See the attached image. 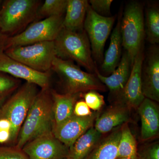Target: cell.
<instances>
[{
  "label": "cell",
  "mask_w": 159,
  "mask_h": 159,
  "mask_svg": "<svg viewBox=\"0 0 159 159\" xmlns=\"http://www.w3.org/2000/svg\"><path fill=\"white\" fill-rule=\"evenodd\" d=\"M54 124L53 99L50 88L38 92L22 125L15 146L22 149L39 135L52 131Z\"/></svg>",
  "instance_id": "6da1fadb"
},
{
  "label": "cell",
  "mask_w": 159,
  "mask_h": 159,
  "mask_svg": "<svg viewBox=\"0 0 159 159\" xmlns=\"http://www.w3.org/2000/svg\"><path fill=\"white\" fill-rule=\"evenodd\" d=\"M56 57L75 61L95 74L98 70L92 56L90 44L84 30L72 31L62 28L54 41Z\"/></svg>",
  "instance_id": "7a4b0ae2"
},
{
  "label": "cell",
  "mask_w": 159,
  "mask_h": 159,
  "mask_svg": "<svg viewBox=\"0 0 159 159\" xmlns=\"http://www.w3.org/2000/svg\"><path fill=\"white\" fill-rule=\"evenodd\" d=\"M39 0H5L0 8V30L9 37L19 34L35 21Z\"/></svg>",
  "instance_id": "3957f363"
},
{
  "label": "cell",
  "mask_w": 159,
  "mask_h": 159,
  "mask_svg": "<svg viewBox=\"0 0 159 159\" xmlns=\"http://www.w3.org/2000/svg\"><path fill=\"white\" fill-rule=\"evenodd\" d=\"M51 70L59 77L64 89V93L80 94L91 90H107L106 87L96 74L84 72L71 61L56 57Z\"/></svg>",
  "instance_id": "277c9868"
},
{
  "label": "cell",
  "mask_w": 159,
  "mask_h": 159,
  "mask_svg": "<svg viewBox=\"0 0 159 159\" xmlns=\"http://www.w3.org/2000/svg\"><path fill=\"white\" fill-rule=\"evenodd\" d=\"M38 92L37 85L26 82L0 107V118L8 119L11 123L8 143L11 145L16 144L22 125Z\"/></svg>",
  "instance_id": "5b68a950"
},
{
  "label": "cell",
  "mask_w": 159,
  "mask_h": 159,
  "mask_svg": "<svg viewBox=\"0 0 159 159\" xmlns=\"http://www.w3.org/2000/svg\"><path fill=\"white\" fill-rule=\"evenodd\" d=\"M122 45L128 53L132 66L137 54L143 47L145 35L143 6L133 1L125 6L121 20Z\"/></svg>",
  "instance_id": "8992f818"
},
{
  "label": "cell",
  "mask_w": 159,
  "mask_h": 159,
  "mask_svg": "<svg viewBox=\"0 0 159 159\" xmlns=\"http://www.w3.org/2000/svg\"><path fill=\"white\" fill-rule=\"evenodd\" d=\"M4 52L11 58L42 73L51 72L56 57L54 41L9 48Z\"/></svg>",
  "instance_id": "52a82bcc"
},
{
  "label": "cell",
  "mask_w": 159,
  "mask_h": 159,
  "mask_svg": "<svg viewBox=\"0 0 159 159\" xmlns=\"http://www.w3.org/2000/svg\"><path fill=\"white\" fill-rule=\"evenodd\" d=\"M63 19V16H58L35 21L19 34L9 37L5 50L13 47L53 41L62 29Z\"/></svg>",
  "instance_id": "ba28073f"
},
{
  "label": "cell",
  "mask_w": 159,
  "mask_h": 159,
  "mask_svg": "<svg viewBox=\"0 0 159 159\" xmlns=\"http://www.w3.org/2000/svg\"><path fill=\"white\" fill-rule=\"evenodd\" d=\"M116 16H103L88 8L84 25L90 44L92 56L95 62L102 63L106 42L110 34Z\"/></svg>",
  "instance_id": "9c48e42d"
},
{
  "label": "cell",
  "mask_w": 159,
  "mask_h": 159,
  "mask_svg": "<svg viewBox=\"0 0 159 159\" xmlns=\"http://www.w3.org/2000/svg\"><path fill=\"white\" fill-rule=\"evenodd\" d=\"M69 149L56 138L52 131L39 135L22 148L29 159H65Z\"/></svg>",
  "instance_id": "30bf717a"
},
{
  "label": "cell",
  "mask_w": 159,
  "mask_h": 159,
  "mask_svg": "<svg viewBox=\"0 0 159 159\" xmlns=\"http://www.w3.org/2000/svg\"><path fill=\"white\" fill-rule=\"evenodd\" d=\"M144 58L143 47L137 54L132 67L130 76L124 88L116 95L111 96L112 103H121L126 105L131 110H137L145 98L142 93L141 81Z\"/></svg>",
  "instance_id": "8fae6325"
},
{
  "label": "cell",
  "mask_w": 159,
  "mask_h": 159,
  "mask_svg": "<svg viewBox=\"0 0 159 159\" xmlns=\"http://www.w3.org/2000/svg\"><path fill=\"white\" fill-rule=\"evenodd\" d=\"M0 72L34 84L41 89L50 88L51 72L42 73L34 70L9 57L4 52H0Z\"/></svg>",
  "instance_id": "7c38bea8"
},
{
  "label": "cell",
  "mask_w": 159,
  "mask_h": 159,
  "mask_svg": "<svg viewBox=\"0 0 159 159\" xmlns=\"http://www.w3.org/2000/svg\"><path fill=\"white\" fill-rule=\"evenodd\" d=\"M142 92L145 98L159 102V50L153 46L144 57L141 74Z\"/></svg>",
  "instance_id": "4fadbf2b"
},
{
  "label": "cell",
  "mask_w": 159,
  "mask_h": 159,
  "mask_svg": "<svg viewBox=\"0 0 159 159\" xmlns=\"http://www.w3.org/2000/svg\"><path fill=\"white\" fill-rule=\"evenodd\" d=\"M99 114V111H95L86 117L74 115L61 124L53 126L52 132L57 139L70 148L80 136L94 126Z\"/></svg>",
  "instance_id": "5bb4252c"
},
{
  "label": "cell",
  "mask_w": 159,
  "mask_h": 159,
  "mask_svg": "<svg viewBox=\"0 0 159 159\" xmlns=\"http://www.w3.org/2000/svg\"><path fill=\"white\" fill-rule=\"evenodd\" d=\"M131 110L124 104L112 102L111 105L99 114L95 121L94 128L102 134L109 133L129 122Z\"/></svg>",
  "instance_id": "9a60e30c"
},
{
  "label": "cell",
  "mask_w": 159,
  "mask_h": 159,
  "mask_svg": "<svg viewBox=\"0 0 159 159\" xmlns=\"http://www.w3.org/2000/svg\"><path fill=\"white\" fill-rule=\"evenodd\" d=\"M141 120V139L146 141L157 136L159 107L156 102L145 98L137 109Z\"/></svg>",
  "instance_id": "2e32d148"
},
{
  "label": "cell",
  "mask_w": 159,
  "mask_h": 159,
  "mask_svg": "<svg viewBox=\"0 0 159 159\" xmlns=\"http://www.w3.org/2000/svg\"><path fill=\"white\" fill-rule=\"evenodd\" d=\"M132 67L128 53L125 51L118 66L110 76H103L98 70L95 74L100 81L109 90L111 96H112L124 88L130 76Z\"/></svg>",
  "instance_id": "e0dca14e"
},
{
  "label": "cell",
  "mask_w": 159,
  "mask_h": 159,
  "mask_svg": "<svg viewBox=\"0 0 159 159\" xmlns=\"http://www.w3.org/2000/svg\"><path fill=\"white\" fill-rule=\"evenodd\" d=\"M122 12H119L116 27L111 34L110 42L103 56L100 70L104 76L110 75L116 68L122 57V40L121 20Z\"/></svg>",
  "instance_id": "ac0fdd59"
},
{
  "label": "cell",
  "mask_w": 159,
  "mask_h": 159,
  "mask_svg": "<svg viewBox=\"0 0 159 159\" xmlns=\"http://www.w3.org/2000/svg\"><path fill=\"white\" fill-rule=\"evenodd\" d=\"M121 125L107 135H103L83 159H117L118 144L121 136Z\"/></svg>",
  "instance_id": "d6986e66"
},
{
  "label": "cell",
  "mask_w": 159,
  "mask_h": 159,
  "mask_svg": "<svg viewBox=\"0 0 159 159\" xmlns=\"http://www.w3.org/2000/svg\"><path fill=\"white\" fill-rule=\"evenodd\" d=\"M51 93L53 99V126H57L74 115V105L82 94H60L51 90Z\"/></svg>",
  "instance_id": "ffe728a7"
},
{
  "label": "cell",
  "mask_w": 159,
  "mask_h": 159,
  "mask_svg": "<svg viewBox=\"0 0 159 159\" xmlns=\"http://www.w3.org/2000/svg\"><path fill=\"white\" fill-rule=\"evenodd\" d=\"M89 6L87 0H67L63 28L72 31H81Z\"/></svg>",
  "instance_id": "44dd1931"
},
{
  "label": "cell",
  "mask_w": 159,
  "mask_h": 159,
  "mask_svg": "<svg viewBox=\"0 0 159 159\" xmlns=\"http://www.w3.org/2000/svg\"><path fill=\"white\" fill-rule=\"evenodd\" d=\"M103 135L97 131L94 126L91 127L80 136L69 148L66 159H83Z\"/></svg>",
  "instance_id": "7402d4cb"
},
{
  "label": "cell",
  "mask_w": 159,
  "mask_h": 159,
  "mask_svg": "<svg viewBox=\"0 0 159 159\" xmlns=\"http://www.w3.org/2000/svg\"><path fill=\"white\" fill-rule=\"evenodd\" d=\"M121 129V136L118 146L117 159L124 157L138 158L136 140L131 131L128 122L122 124Z\"/></svg>",
  "instance_id": "603a6c76"
},
{
  "label": "cell",
  "mask_w": 159,
  "mask_h": 159,
  "mask_svg": "<svg viewBox=\"0 0 159 159\" xmlns=\"http://www.w3.org/2000/svg\"><path fill=\"white\" fill-rule=\"evenodd\" d=\"M145 34L147 41L152 45L159 43V9L157 6H149L144 15Z\"/></svg>",
  "instance_id": "cb8c5ba5"
},
{
  "label": "cell",
  "mask_w": 159,
  "mask_h": 159,
  "mask_svg": "<svg viewBox=\"0 0 159 159\" xmlns=\"http://www.w3.org/2000/svg\"><path fill=\"white\" fill-rule=\"evenodd\" d=\"M67 0H46L37 11L36 21L53 16H63Z\"/></svg>",
  "instance_id": "d4e9b609"
},
{
  "label": "cell",
  "mask_w": 159,
  "mask_h": 159,
  "mask_svg": "<svg viewBox=\"0 0 159 159\" xmlns=\"http://www.w3.org/2000/svg\"><path fill=\"white\" fill-rule=\"evenodd\" d=\"M20 84V80L0 72V107L16 92Z\"/></svg>",
  "instance_id": "484cf974"
},
{
  "label": "cell",
  "mask_w": 159,
  "mask_h": 159,
  "mask_svg": "<svg viewBox=\"0 0 159 159\" xmlns=\"http://www.w3.org/2000/svg\"><path fill=\"white\" fill-rule=\"evenodd\" d=\"M82 97L90 109L99 111L105 104L104 97L98 91L91 90L82 94Z\"/></svg>",
  "instance_id": "4316f807"
},
{
  "label": "cell",
  "mask_w": 159,
  "mask_h": 159,
  "mask_svg": "<svg viewBox=\"0 0 159 159\" xmlns=\"http://www.w3.org/2000/svg\"><path fill=\"white\" fill-rule=\"evenodd\" d=\"M0 159H29L22 149L15 145H0Z\"/></svg>",
  "instance_id": "83f0119b"
},
{
  "label": "cell",
  "mask_w": 159,
  "mask_h": 159,
  "mask_svg": "<svg viewBox=\"0 0 159 159\" xmlns=\"http://www.w3.org/2000/svg\"><path fill=\"white\" fill-rule=\"evenodd\" d=\"M138 159H159V143L154 142L137 151Z\"/></svg>",
  "instance_id": "f1b7e54d"
},
{
  "label": "cell",
  "mask_w": 159,
  "mask_h": 159,
  "mask_svg": "<svg viewBox=\"0 0 159 159\" xmlns=\"http://www.w3.org/2000/svg\"><path fill=\"white\" fill-rule=\"evenodd\" d=\"M112 0H90L89 5L94 11L103 16L111 14V7Z\"/></svg>",
  "instance_id": "f546056e"
},
{
  "label": "cell",
  "mask_w": 159,
  "mask_h": 159,
  "mask_svg": "<svg viewBox=\"0 0 159 159\" xmlns=\"http://www.w3.org/2000/svg\"><path fill=\"white\" fill-rule=\"evenodd\" d=\"M93 113L84 100H77L74 105V115L79 117H86L91 116Z\"/></svg>",
  "instance_id": "4dcf8cb0"
},
{
  "label": "cell",
  "mask_w": 159,
  "mask_h": 159,
  "mask_svg": "<svg viewBox=\"0 0 159 159\" xmlns=\"http://www.w3.org/2000/svg\"><path fill=\"white\" fill-rule=\"evenodd\" d=\"M10 138V130L0 129V145L9 143Z\"/></svg>",
  "instance_id": "1f68e13d"
},
{
  "label": "cell",
  "mask_w": 159,
  "mask_h": 159,
  "mask_svg": "<svg viewBox=\"0 0 159 159\" xmlns=\"http://www.w3.org/2000/svg\"><path fill=\"white\" fill-rule=\"evenodd\" d=\"M9 38V36L3 34L0 30V52L5 51Z\"/></svg>",
  "instance_id": "d6a6232c"
},
{
  "label": "cell",
  "mask_w": 159,
  "mask_h": 159,
  "mask_svg": "<svg viewBox=\"0 0 159 159\" xmlns=\"http://www.w3.org/2000/svg\"><path fill=\"white\" fill-rule=\"evenodd\" d=\"M117 159H138V158H132L124 157V158H118Z\"/></svg>",
  "instance_id": "836d02e7"
},
{
  "label": "cell",
  "mask_w": 159,
  "mask_h": 159,
  "mask_svg": "<svg viewBox=\"0 0 159 159\" xmlns=\"http://www.w3.org/2000/svg\"><path fill=\"white\" fill-rule=\"evenodd\" d=\"M3 1L2 0H0V8H1V6H2V4Z\"/></svg>",
  "instance_id": "e575fe53"
},
{
  "label": "cell",
  "mask_w": 159,
  "mask_h": 159,
  "mask_svg": "<svg viewBox=\"0 0 159 159\" xmlns=\"http://www.w3.org/2000/svg\"><path fill=\"white\" fill-rule=\"evenodd\" d=\"M0 111H1V108H0Z\"/></svg>",
  "instance_id": "d590c367"
},
{
  "label": "cell",
  "mask_w": 159,
  "mask_h": 159,
  "mask_svg": "<svg viewBox=\"0 0 159 159\" xmlns=\"http://www.w3.org/2000/svg\"></svg>",
  "instance_id": "8d00e7d4"
}]
</instances>
